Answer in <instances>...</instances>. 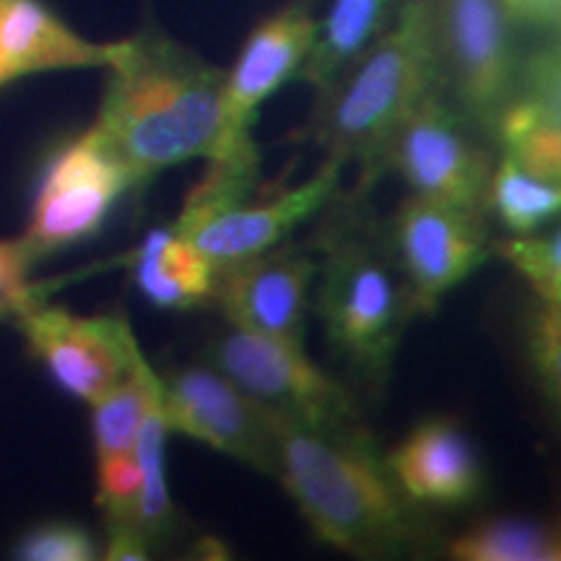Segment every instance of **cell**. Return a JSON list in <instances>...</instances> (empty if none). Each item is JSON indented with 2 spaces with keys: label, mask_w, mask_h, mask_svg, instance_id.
Instances as JSON below:
<instances>
[{
  "label": "cell",
  "mask_w": 561,
  "mask_h": 561,
  "mask_svg": "<svg viewBox=\"0 0 561 561\" xmlns=\"http://www.w3.org/2000/svg\"><path fill=\"white\" fill-rule=\"evenodd\" d=\"M107 70L94 128L128 167L133 182L157 178L182 161L214 157L227 70L153 24L123 39Z\"/></svg>",
  "instance_id": "6da1fadb"
},
{
  "label": "cell",
  "mask_w": 561,
  "mask_h": 561,
  "mask_svg": "<svg viewBox=\"0 0 561 561\" xmlns=\"http://www.w3.org/2000/svg\"><path fill=\"white\" fill-rule=\"evenodd\" d=\"M314 37H318V19L301 3L286 5L252 26L234 66L224 79L221 136L210 159L257 151V144L252 140L257 112L286 81L299 76Z\"/></svg>",
  "instance_id": "7c38bea8"
},
{
  "label": "cell",
  "mask_w": 561,
  "mask_h": 561,
  "mask_svg": "<svg viewBox=\"0 0 561 561\" xmlns=\"http://www.w3.org/2000/svg\"><path fill=\"white\" fill-rule=\"evenodd\" d=\"M130 185L136 182L128 167L112 153L94 125L62 146L47 167L32 221L21 237L32 261L96 234Z\"/></svg>",
  "instance_id": "ba28073f"
},
{
  "label": "cell",
  "mask_w": 561,
  "mask_h": 561,
  "mask_svg": "<svg viewBox=\"0 0 561 561\" xmlns=\"http://www.w3.org/2000/svg\"><path fill=\"white\" fill-rule=\"evenodd\" d=\"M392 170L413 195L432 198L468 214L489 210V153L466 130V117L432 91L385 140L375 170Z\"/></svg>",
  "instance_id": "8992f818"
},
{
  "label": "cell",
  "mask_w": 561,
  "mask_h": 561,
  "mask_svg": "<svg viewBox=\"0 0 561 561\" xmlns=\"http://www.w3.org/2000/svg\"><path fill=\"white\" fill-rule=\"evenodd\" d=\"M489 210L515 234H530L561 214V185L525 172L502 157L489 182Z\"/></svg>",
  "instance_id": "603a6c76"
},
{
  "label": "cell",
  "mask_w": 561,
  "mask_h": 561,
  "mask_svg": "<svg viewBox=\"0 0 561 561\" xmlns=\"http://www.w3.org/2000/svg\"><path fill=\"white\" fill-rule=\"evenodd\" d=\"M16 559L24 561H91L96 559V546L79 525L47 523L21 538Z\"/></svg>",
  "instance_id": "484cf974"
},
{
  "label": "cell",
  "mask_w": 561,
  "mask_h": 561,
  "mask_svg": "<svg viewBox=\"0 0 561 561\" xmlns=\"http://www.w3.org/2000/svg\"><path fill=\"white\" fill-rule=\"evenodd\" d=\"M439 89L434 0H396L380 34L318 94L312 138L328 157L371 170L396 125Z\"/></svg>",
  "instance_id": "3957f363"
},
{
  "label": "cell",
  "mask_w": 561,
  "mask_h": 561,
  "mask_svg": "<svg viewBox=\"0 0 561 561\" xmlns=\"http://www.w3.org/2000/svg\"><path fill=\"white\" fill-rule=\"evenodd\" d=\"M385 466L411 504L458 510L479 500L483 468L471 437L447 416L424 419L385 455Z\"/></svg>",
  "instance_id": "9a60e30c"
},
{
  "label": "cell",
  "mask_w": 561,
  "mask_h": 561,
  "mask_svg": "<svg viewBox=\"0 0 561 561\" xmlns=\"http://www.w3.org/2000/svg\"><path fill=\"white\" fill-rule=\"evenodd\" d=\"M496 252L533 286L541 301L561 305V227L549 237L517 234Z\"/></svg>",
  "instance_id": "cb8c5ba5"
},
{
  "label": "cell",
  "mask_w": 561,
  "mask_h": 561,
  "mask_svg": "<svg viewBox=\"0 0 561 561\" xmlns=\"http://www.w3.org/2000/svg\"><path fill=\"white\" fill-rule=\"evenodd\" d=\"M34 261L21 240L0 242V314L24 312L37 305L26 284V268Z\"/></svg>",
  "instance_id": "4316f807"
},
{
  "label": "cell",
  "mask_w": 561,
  "mask_h": 561,
  "mask_svg": "<svg viewBox=\"0 0 561 561\" xmlns=\"http://www.w3.org/2000/svg\"><path fill=\"white\" fill-rule=\"evenodd\" d=\"M19 325L34 354L62 388L94 405L140 359V348L123 318H79L60 307L19 312Z\"/></svg>",
  "instance_id": "4fadbf2b"
},
{
  "label": "cell",
  "mask_w": 561,
  "mask_h": 561,
  "mask_svg": "<svg viewBox=\"0 0 561 561\" xmlns=\"http://www.w3.org/2000/svg\"><path fill=\"white\" fill-rule=\"evenodd\" d=\"M159 385L161 377L140 356L136 367L94 403L96 458L136 453L140 421H144V413Z\"/></svg>",
  "instance_id": "7402d4cb"
},
{
  "label": "cell",
  "mask_w": 561,
  "mask_h": 561,
  "mask_svg": "<svg viewBox=\"0 0 561 561\" xmlns=\"http://www.w3.org/2000/svg\"><path fill=\"white\" fill-rule=\"evenodd\" d=\"M210 367L280 416L322 432L364 430L351 392L301 343L234 328L210 346Z\"/></svg>",
  "instance_id": "5b68a950"
},
{
  "label": "cell",
  "mask_w": 561,
  "mask_h": 561,
  "mask_svg": "<svg viewBox=\"0 0 561 561\" xmlns=\"http://www.w3.org/2000/svg\"><path fill=\"white\" fill-rule=\"evenodd\" d=\"M528 356L546 401L561 421V305L541 301L530 314Z\"/></svg>",
  "instance_id": "d4e9b609"
},
{
  "label": "cell",
  "mask_w": 561,
  "mask_h": 561,
  "mask_svg": "<svg viewBox=\"0 0 561 561\" xmlns=\"http://www.w3.org/2000/svg\"><path fill=\"white\" fill-rule=\"evenodd\" d=\"M447 553L460 561H561V523L496 517L455 536Z\"/></svg>",
  "instance_id": "ffe728a7"
},
{
  "label": "cell",
  "mask_w": 561,
  "mask_h": 561,
  "mask_svg": "<svg viewBox=\"0 0 561 561\" xmlns=\"http://www.w3.org/2000/svg\"><path fill=\"white\" fill-rule=\"evenodd\" d=\"M164 405H161V385L153 392L149 409L140 421L138 439H136V458L140 466V494L133 512V525L144 533L146 541H157L164 536L172 525V500L170 486H167V458H164V442H167Z\"/></svg>",
  "instance_id": "44dd1931"
},
{
  "label": "cell",
  "mask_w": 561,
  "mask_h": 561,
  "mask_svg": "<svg viewBox=\"0 0 561 561\" xmlns=\"http://www.w3.org/2000/svg\"><path fill=\"white\" fill-rule=\"evenodd\" d=\"M346 161L325 157L320 170L291 187L244 195L221 208L180 216L174 231L191 240L216 268L278 248L301 221L318 214L339 193Z\"/></svg>",
  "instance_id": "9c48e42d"
},
{
  "label": "cell",
  "mask_w": 561,
  "mask_h": 561,
  "mask_svg": "<svg viewBox=\"0 0 561 561\" xmlns=\"http://www.w3.org/2000/svg\"><path fill=\"white\" fill-rule=\"evenodd\" d=\"M533 81H536V100L557 112L561 117V55H549V58H541L536 62V70H533Z\"/></svg>",
  "instance_id": "f1b7e54d"
},
{
  "label": "cell",
  "mask_w": 561,
  "mask_h": 561,
  "mask_svg": "<svg viewBox=\"0 0 561 561\" xmlns=\"http://www.w3.org/2000/svg\"><path fill=\"white\" fill-rule=\"evenodd\" d=\"M133 271L151 305L187 310L214 299L219 268L174 229H153L140 244Z\"/></svg>",
  "instance_id": "e0dca14e"
},
{
  "label": "cell",
  "mask_w": 561,
  "mask_h": 561,
  "mask_svg": "<svg viewBox=\"0 0 561 561\" xmlns=\"http://www.w3.org/2000/svg\"><path fill=\"white\" fill-rule=\"evenodd\" d=\"M161 405L170 432L276 476L273 411L250 398L216 367H182L161 377Z\"/></svg>",
  "instance_id": "8fae6325"
},
{
  "label": "cell",
  "mask_w": 561,
  "mask_h": 561,
  "mask_svg": "<svg viewBox=\"0 0 561 561\" xmlns=\"http://www.w3.org/2000/svg\"><path fill=\"white\" fill-rule=\"evenodd\" d=\"M320 234L314 312L333 354L371 382L388 377L392 356L413 318L396 252L359 214Z\"/></svg>",
  "instance_id": "277c9868"
},
{
  "label": "cell",
  "mask_w": 561,
  "mask_h": 561,
  "mask_svg": "<svg viewBox=\"0 0 561 561\" xmlns=\"http://www.w3.org/2000/svg\"><path fill=\"white\" fill-rule=\"evenodd\" d=\"M392 3L396 0H333L325 19L318 21V37L301 62L299 79L322 94L388 24Z\"/></svg>",
  "instance_id": "ac0fdd59"
},
{
  "label": "cell",
  "mask_w": 561,
  "mask_h": 561,
  "mask_svg": "<svg viewBox=\"0 0 561 561\" xmlns=\"http://www.w3.org/2000/svg\"><path fill=\"white\" fill-rule=\"evenodd\" d=\"M507 13L528 19H546L559 9L561 0H502Z\"/></svg>",
  "instance_id": "f546056e"
},
{
  "label": "cell",
  "mask_w": 561,
  "mask_h": 561,
  "mask_svg": "<svg viewBox=\"0 0 561 561\" xmlns=\"http://www.w3.org/2000/svg\"><path fill=\"white\" fill-rule=\"evenodd\" d=\"M107 549L104 559L110 561H144L149 559V541L133 523H110L107 525Z\"/></svg>",
  "instance_id": "83f0119b"
},
{
  "label": "cell",
  "mask_w": 561,
  "mask_h": 561,
  "mask_svg": "<svg viewBox=\"0 0 561 561\" xmlns=\"http://www.w3.org/2000/svg\"><path fill=\"white\" fill-rule=\"evenodd\" d=\"M390 248L409 289L413 318L437 312L439 301L489 257L481 216L413 193L392 219Z\"/></svg>",
  "instance_id": "30bf717a"
},
{
  "label": "cell",
  "mask_w": 561,
  "mask_h": 561,
  "mask_svg": "<svg viewBox=\"0 0 561 561\" xmlns=\"http://www.w3.org/2000/svg\"><path fill=\"white\" fill-rule=\"evenodd\" d=\"M318 257L301 248H271L221 265L214 299L234 328L305 346Z\"/></svg>",
  "instance_id": "5bb4252c"
},
{
  "label": "cell",
  "mask_w": 561,
  "mask_h": 561,
  "mask_svg": "<svg viewBox=\"0 0 561 561\" xmlns=\"http://www.w3.org/2000/svg\"><path fill=\"white\" fill-rule=\"evenodd\" d=\"M494 133L504 157L525 172L561 185V117L536 96L510 100L496 117Z\"/></svg>",
  "instance_id": "d6986e66"
},
{
  "label": "cell",
  "mask_w": 561,
  "mask_h": 561,
  "mask_svg": "<svg viewBox=\"0 0 561 561\" xmlns=\"http://www.w3.org/2000/svg\"><path fill=\"white\" fill-rule=\"evenodd\" d=\"M121 50L123 39H83L39 0H0V89L47 70L110 68Z\"/></svg>",
  "instance_id": "2e32d148"
},
{
  "label": "cell",
  "mask_w": 561,
  "mask_h": 561,
  "mask_svg": "<svg viewBox=\"0 0 561 561\" xmlns=\"http://www.w3.org/2000/svg\"><path fill=\"white\" fill-rule=\"evenodd\" d=\"M502 0H434L439 79L466 123L494 133L510 102L515 58Z\"/></svg>",
  "instance_id": "52a82bcc"
},
{
  "label": "cell",
  "mask_w": 561,
  "mask_h": 561,
  "mask_svg": "<svg viewBox=\"0 0 561 561\" xmlns=\"http://www.w3.org/2000/svg\"><path fill=\"white\" fill-rule=\"evenodd\" d=\"M276 479L322 543L385 557L413 541V504L398 489L367 430L322 432L273 411Z\"/></svg>",
  "instance_id": "7a4b0ae2"
}]
</instances>
